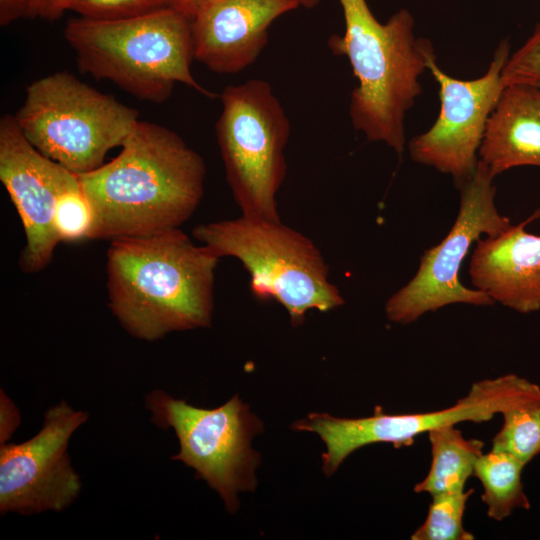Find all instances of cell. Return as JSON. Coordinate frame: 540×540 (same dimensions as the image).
Returning a JSON list of instances; mask_svg holds the SVG:
<instances>
[{
    "label": "cell",
    "instance_id": "1",
    "mask_svg": "<svg viewBox=\"0 0 540 540\" xmlns=\"http://www.w3.org/2000/svg\"><path fill=\"white\" fill-rule=\"evenodd\" d=\"M77 176L94 213L90 239L112 241L180 228L201 203L206 166L177 133L139 120L114 159Z\"/></svg>",
    "mask_w": 540,
    "mask_h": 540
},
{
    "label": "cell",
    "instance_id": "2",
    "mask_svg": "<svg viewBox=\"0 0 540 540\" xmlns=\"http://www.w3.org/2000/svg\"><path fill=\"white\" fill-rule=\"evenodd\" d=\"M219 259L180 228L114 239L106 260L108 306L131 336L144 341L208 328Z\"/></svg>",
    "mask_w": 540,
    "mask_h": 540
},
{
    "label": "cell",
    "instance_id": "3",
    "mask_svg": "<svg viewBox=\"0 0 540 540\" xmlns=\"http://www.w3.org/2000/svg\"><path fill=\"white\" fill-rule=\"evenodd\" d=\"M345 30L328 46L347 57L358 81L351 93L349 115L353 127L369 141L383 142L399 156L405 150L404 118L422 93L420 76L434 55L432 44L414 34L409 10L379 22L366 0H338Z\"/></svg>",
    "mask_w": 540,
    "mask_h": 540
},
{
    "label": "cell",
    "instance_id": "4",
    "mask_svg": "<svg viewBox=\"0 0 540 540\" xmlns=\"http://www.w3.org/2000/svg\"><path fill=\"white\" fill-rule=\"evenodd\" d=\"M64 38L81 72L141 100L162 103L176 83L217 97L194 79L191 20L172 7L119 20L73 18Z\"/></svg>",
    "mask_w": 540,
    "mask_h": 540
},
{
    "label": "cell",
    "instance_id": "5",
    "mask_svg": "<svg viewBox=\"0 0 540 540\" xmlns=\"http://www.w3.org/2000/svg\"><path fill=\"white\" fill-rule=\"evenodd\" d=\"M193 237L218 257H234L250 276L260 300H275L300 326L310 310L328 312L344 304L329 280V266L314 242L283 224L244 216L196 226Z\"/></svg>",
    "mask_w": 540,
    "mask_h": 540
},
{
    "label": "cell",
    "instance_id": "6",
    "mask_svg": "<svg viewBox=\"0 0 540 540\" xmlns=\"http://www.w3.org/2000/svg\"><path fill=\"white\" fill-rule=\"evenodd\" d=\"M138 111L69 72L32 82L14 115L24 137L43 155L80 174L103 164L139 121Z\"/></svg>",
    "mask_w": 540,
    "mask_h": 540
},
{
    "label": "cell",
    "instance_id": "7",
    "mask_svg": "<svg viewBox=\"0 0 540 540\" xmlns=\"http://www.w3.org/2000/svg\"><path fill=\"white\" fill-rule=\"evenodd\" d=\"M220 100L216 136L235 203L244 216L281 221L277 194L291 132L285 109L262 79L228 85Z\"/></svg>",
    "mask_w": 540,
    "mask_h": 540
},
{
    "label": "cell",
    "instance_id": "8",
    "mask_svg": "<svg viewBox=\"0 0 540 540\" xmlns=\"http://www.w3.org/2000/svg\"><path fill=\"white\" fill-rule=\"evenodd\" d=\"M151 422L173 429L179 452L171 457L194 469L223 500L230 513L238 511L239 494L254 491L261 456L252 440L263 432L261 419L239 395L214 409L195 407L163 390L145 396Z\"/></svg>",
    "mask_w": 540,
    "mask_h": 540
},
{
    "label": "cell",
    "instance_id": "9",
    "mask_svg": "<svg viewBox=\"0 0 540 540\" xmlns=\"http://www.w3.org/2000/svg\"><path fill=\"white\" fill-rule=\"evenodd\" d=\"M540 400V386L516 374L484 379L472 384L453 406L424 413L386 414L377 406L367 417L344 418L314 412L294 422L295 431L317 434L325 444L322 470L333 475L354 451L370 444L407 446L421 434L461 422L482 423L495 414Z\"/></svg>",
    "mask_w": 540,
    "mask_h": 540
},
{
    "label": "cell",
    "instance_id": "10",
    "mask_svg": "<svg viewBox=\"0 0 540 540\" xmlns=\"http://www.w3.org/2000/svg\"><path fill=\"white\" fill-rule=\"evenodd\" d=\"M493 180L478 161L474 173L459 185V212L448 234L425 250L414 277L386 301L388 320L405 325L451 304H494L487 294L464 286L459 279L461 265L473 243L482 235H497L512 225L496 207Z\"/></svg>",
    "mask_w": 540,
    "mask_h": 540
},
{
    "label": "cell",
    "instance_id": "11",
    "mask_svg": "<svg viewBox=\"0 0 540 540\" xmlns=\"http://www.w3.org/2000/svg\"><path fill=\"white\" fill-rule=\"evenodd\" d=\"M88 419L61 400L46 410L40 430L21 443L0 445V513L33 515L67 509L81 480L68 454L71 436Z\"/></svg>",
    "mask_w": 540,
    "mask_h": 540
},
{
    "label": "cell",
    "instance_id": "12",
    "mask_svg": "<svg viewBox=\"0 0 540 540\" xmlns=\"http://www.w3.org/2000/svg\"><path fill=\"white\" fill-rule=\"evenodd\" d=\"M509 55L510 45L502 40L488 70L472 80L450 76L438 66L435 54L429 58L428 70L439 88L440 111L427 131L410 140L413 161L451 175L459 185L474 173L487 120L504 88L501 73Z\"/></svg>",
    "mask_w": 540,
    "mask_h": 540
},
{
    "label": "cell",
    "instance_id": "13",
    "mask_svg": "<svg viewBox=\"0 0 540 540\" xmlns=\"http://www.w3.org/2000/svg\"><path fill=\"white\" fill-rule=\"evenodd\" d=\"M0 180L25 233L19 267L25 273H37L50 264L60 242L54 225L58 197L78 182V176L39 152L24 137L14 116L4 115L0 120Z\"/></svg>",
    "mask_w": 540,
    "mask_h": 540
},
{
    "label": "cell",
    "instance_id": "14",
    "mask_svg": "<svg viewBox=\"0 0 540 540\" xmlns=\"http://www.w3.org/2000/svg\"><path fill=\"white\" fill-rule=\"evenodd\" d=\"M299 7L295 0H206L191 19L194 59L221 74L259 57L272 23Z\"/></svg>",
    "mask_w": 540,
    "mask_h": 540
},
{
    "label": "cell",
    "instance_id": "15",
    "mask_svg": "<svg viewBox=\"0 0 540 540\" xmlns=\"http://www.w3.org/2000/svg\"><path fill=\"white\" fill-rule=\"evenodd\" d=\"M540 209L505 231L476 241L469 276L475 289L516 312L540 310V235L525 227Z\"/></svg>",
    "mask_w": 540,
    "mask_h": 540
},
{
    "label": "cell",
    "instance_id": "16",
    "mask_svg": "<svg viewBox=\"0 0 540 540\" xmlns=\"http://www.w3.org/2000/svg\"><path fill=\"white\" fill-rule=\"evenodd\" d=\"M492 177L519 166L540 167V88L505 86L478 151Z\"/></svg>",
    "mask_w": 540,
    "mask_h": 540
},
{
    "label": "cell",
    "instance_id": "17",
    "mask_svg": "<svg viewBox=\"0 0 540 540\" xmlns=\"http://www.w3.org/2000/svg\"><path fill=\"white\" fill-rule=\"evenodd\" d=\"M428 439L431 448L430 469L425 478L414 486V491L433 496L465 490L466 482L483 454L484 442L465 438L455 425L430 431Z\"/></svg>",
    "mask_w": 540,
    "mask_h": 540
},
{
    "label": "cell",
    "instance_id": "18",
    "mask_svg": "<svg viewBox=\"0 0 540 540\" xmlns=\"http://www.w3.org/2000/svg\"><path fill=\"white\" fill-rule=\"evenodd\" d=\"M524 467L525 465L512 455L492 448L477 460L473 475L482 484L481 499L490 519L502 521L515 509L530 508L522 482Z\"/></svg>",
    "mask_w": 540,
    "mask_h": 540
},
{
    "label": "cell",
    "instance_id": "19",
    "mask_svg": "<svg viewBox=\"0 0 540 540\" xmlns=\"http://www.w3.org/2000/svg\"><path fill=\"white\" fill-rule=\"evenodd\" d=\"M501 415L502 426L492 439V449L504 451L526 466L540 454V400Z\"/></svg>",
    "mask_w": 540,
    "mask_h": 540
},
{
    "label": "cell",
    "instance_id": "20",
    "mask_svg": "<svg viewBox=\"0 0 540 540\" xmlns=\"http://www.w3.org/2000/svg\"><path fill=\"white\" fill-rule=\"evenodd\" d=\"M474 490L439 493L432 496L425 521L411 535L412 540H473L463 525L469 497Z\"/></svg>",
    "mask_w": 540,
    "mask_h": 540
},
{
    "label": "cell",
    "instance_id": "21",
    "mask_svg": "<svg viewBox=\"0 0 540 540\" xmlns=\"http://www.w3.org/2000/svg\"><path fill=\"white\" fill-rule=\"evenodd\" d=\"M54 225L60 242H78L90 239L94 213L78 182L65 189L58 197Z\"/></svg>",
    "mask_w": 540,
    "mask_h": 540
},
{
    "label": "cell",
    "instance_id": "22",
    "mask_svg": "<svg viewBox=\"0 0 540 540\" xmlns=\"http://www.w3.org/2000/svg\"><path fill=\"white\" fill-rule=\"evenodd\" d=\"M503 87L529 85L540 88V23L526 41L509 55L501 73Z\"/></svg>",
    "mask_w": 540,
    "mask_h": 540
},
{
    "label": "cell",
    "instance_id": "23",
    "mask_svg": "<svg viewBox=\"0 0 540 540\" xmlns=\"http://www.w3.org/2000/svg\"><path fill=\"white\" fill-rule=\"evenodd\" d=\"M169 6L168 0H72L69 10L96 20H119Z\"/></svg>",
    "mask_w": 540,
    "mask_h": 540
},
{
    "label": "cell",
    "instance_id": "24",
    "mask_svg": "<svg viewBox=\"0 0 540 540\" xmlns=\"http://www.w3.org/2000/svg\"><path fill=\"white\" fill-rule=\"evenodd\" d=\"M21 423L18 407L5 393L0 390V445L8 443L11 436Z\"/></svg>",
    "mask_w": 540,
    "mask_h": 540
},
{
    "label": "cell",
    "instance_id": "25",
    "mask_svg": "<svg viewBox=\"0 0 540 540\" xmlns=\"http://www.w3.org/2000/svg\"><path fill=\"white\" fill-rule=\"evenodd\" d=\"M72 0H31L27 17L55 21L69 10Z\"/></svg>",
    "mask_w": 540,
    "mask_h": 540
},
{
    "label": "cell",
    "instance_id": "26",
    "mask_svg": "<svg viewBox=\"0 0 540 540\" xmlns=\"http://www.w3.org/2000/svg\"><path fill=\"white\" fill-rule=\"evenodd\" d=\"M31 0H0V25L2 27L27 17Z\"/></svg>",
    "mask_w": 540,
    "mask_h": 540
},
{
    "label": "cell",
    "instance_id": "27",
    "mask_svg": "<svg viewBox=\"0 0 540 540\" xmlns=\"http://www.w3.org/2000/svg\"><path fill=\"white\" fill-rule=\"evenodd\" d=\"M169 6L187 16L190 20L206 0H168Z\"/></svg>",
    "mask_w": 540,
    "mask_h": 540
},
{
    "label": "cell",
    "instance_id": "28",
    "mask_svg": "<svg viewBox=\"0 0 540 540\" xmlns=\"http://www.w3.org/2000/svg\"><path fill=\"white\" fill-rule=\"evenodd\" d=\"M299 6L304 8H313L318 5L320 0H295Z\"/></svg>",
    "mask_w": 540,
    "mask_h": 540
}]
</instances>
